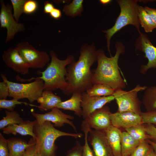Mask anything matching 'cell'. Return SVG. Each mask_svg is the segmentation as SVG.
Wrapping results in <instances>:
<instances>
[{
	"label": "cell",
	"instance_id": "obj_16",
	"mask_svg": "<svg viewBox=\"0 0 156 156\" xmlns=\"http://www.w3.org/2000/svg\"><path fill=\"white\" fill-rule=\"evenodd\" d=\"M112 125L120 129H125L142 124L140 115L128 112H116L110 114Z\"/></svg>",
	"mask_w": 156,
	"mask_h": 156
},
{
	"label": "cell",
	"instance_id": "obj_43",
	"mask_svg": "<svg viewBox=\"0 0 156 156\" xmlns=\"http://www.w3.org/2000/svg\"><path fill=\"white\" fill-rule=\"evenodd\" d=\"M146 141L151 146L155 153L156 154V143L153 142L149 139L146 140Z\"/></svg>",
	"mask_w": 156,
	"mask_h": 156
},
{
	"label": "cell",
	"instance_id": "obj_31",
	"mask_svg": "<svg viewBox=\"0 0 156 156\" xmlns=\"http://www.w3.org/2000/svg\"><path fill=\"white\" fill-rule=\"evenodd\" d=\"M26 0H11L13 10V16L18 22L21 14L23 13V6Z\"/></svg>",
	"mask_w": 156,
	"mask_h": 156
},
{
	"label": "cell",
	"instance_id": "obj_12",
	"mask_svg": "<svg viewBox=\"0 0 156 156\" xmlns=\"http://www.w3.org/2000/svg\"><path fill=\"white\" fill-rule=\"evenodd\" d=\"M115 99L113 95L106 96H91L85 92L81 93L82 116L84 119L96 110Z\"/></svg>",
	"mask_w": 156,
	"mask_h": 156
},
{
	"label": "cell",
	"instance_id": "obj_20",
	"mask_svg": "<svg viewBox=\"0 0 156 156\" xmlns=\"http://www.w3.org/2000/svg\"><path fill=\"white\" fill-rule=\"evenodd\" d=\"M32 138L27 143L25 140L16 138L8 139L9 156H22L34 142Z\"/></svg>",
	"mask_w": 156,
	"mask_h": 156
},
{
	"label": "cell",
	"instance_id": "obj_4",
	"mask_svg": "<svg viewBox=\"0 0 156 156\" xmlns=\"http://www.w3.org/2000/svg\"><path fill=\"white\" fill-rule=\"evenodd\" d=\"M35 122L34 139L37 151L42 156H55L57 146L55 142L59 137L69 136L77 138L83 136L82 133H70L58 130L49 121L41 123H38L36 120Z\"/></svg>",
	"mask_w": 156,
	"mask_h": 156
},
{
	"label": "cell",
	"instance_id": "obj_24",
	"mask_svg": "<svg viewBox=\"0 0 156 156\" xmlns=\"http://www.w3.org/2000/svg\"><path fill=\"white\" fill-rule=\"evenodd\" d=\"M144 90L142 103L146 111L156 109V86L147 87Z\"/></svg>",
	"mask_w": 156,
	"mask_h": 156
},
{
	"label": "cell",
	"instance_id": "obj_3",
	"mask_svg": "<svg viewBox=\"0 0 156 156\" xmlns=\"http://www.w3.org/2000/svg\"><path fill=\"white\" fill-rule=\"evenodd\" d=\"M50 63L44 70L40 72L41 76L37 78L43 80L44 89L53 91L59 89L64 94L68 87L66 66L75 61L74 57L69 55L66 59L61 60L53 50L50 51Z\"/></svg>",
	"mask_w": 156,
	"mask_h": 156
},
{
	"label": "cell",
	"instance_id": "obj_28",
	"mask_svg": "<svg viewBox=\"0 0 156 156\" xmlns=\"http://www.w3.org/2000/svg\"><path fill=\"white\" fill-rule=\"evenodd\" d=\"M125 130L133 138L140 142L150 139L149 136L145 131L143 124L134 126Z\"/></svg>",
	"mask_w": 156,
	"mask_h": 156
},
{
	"label": "cell",
	"instance_id": "obj_9",
	"mask_svg": "<svg viewBox=\"0 0 156 156\" xmlns=\"http://www.w3.org/2000/svg\"><path fill=\"white\" fill-rule=\"evenodd\" d=\"M0 27L7 29V35L5 42L7 43L14 38L17 32L24 31L25 27L23 24L18 23L15 20L12 13V5H5L2 0H0Z\"/></svg>",
	"mask_w": 156,
	"mask_h": 156
},
{
	"label": "cell",
	"instance_id": "obj_29",
	"mask_svg": "<svg viewBox=\"0 0 156 156\" xmlns=\"http://www.w3.org/2000/svg\"><path fill=\"white\" fill-rule=\"evenodd\" d=\"M81 129L85 135L84 144L83 146V156H94L92 150L90 147L88 140V136L91 128L88 124L83 122L81 124Z\"/></svg>",
	"mask_w": 156,
	"mask_h": 156
},
{
	"label": "cell",
	"instance_id": "obj_7",
	"mask_svg": "<svg viewBox=\"0 0 156 156\" xmlns=\"http://www.w3.org/2000/svg\"><path fill=\"white\" fill-rule=\"evenodd\" d=\"M146 86H142L138 84L133 89L126 91L122 88L116 90L113 95L118 106L117 112H128L140 115L142 102L138 96L140 91L145 90Z\"/></svg>",
	"mask_w": 156,
	"mask_h": 156
},
{
	"label": "cell",
	"instance_id": "obj_37",
	"mask_svg": "<svg viewBox=\"0 0 156 156\" xmlns=\"http://www.w3.org/2000/svg\"><path fill=\"white\" fill-rule=\"evenodd\" d=\"M143 124L145 131L150 137L149 140L156 143V127L150 124Z\"/></svg>",
	"mask_w": 156,
	"mask_h": 156
},
{
	"label": "cell",
	"instance_id": "obj_2",
	"mask_svg": "<svg viewBox=\"0 0 156 156\" xmlns=\"http://www.w3.org/2000/svg\"><path fill=\"white\" fill-rule=\"evenodd\" d=\"M116 53L113 56L109 57L105 55L103 50L96 51L97 65L93 71V84L100 83L108 85L115 90L122 89L126 86V82L122 77L119 71L118 61L121 54L125 52V47L121 42L115 44Z\"/></svg>",
	"mask_w": 156,
	"mask_h": 156
},
{
	"label": "cell",
	"instance_id": "obj_45",
	"mask_svg": "<svg viewBox=\"0 0 156 156\" xmlns=\"http://www.w3.org/2000/svg\"><path fill=\"white\" fill-rule=\"evenodd\" d=\"M100 3L103 5L108 4L112 2L111 0H100L99 1Z\"/></svg>",
	"mask_w": 156,
	"mask_h": 156
},
{
	"label": "cell",
	"instance_id": "obj_42",
	"mask_svg": "<svg viewBox=\"0 0 156 156\" xmlns=\"http://www.w3.org/2000/svg\"><path fill=\"white\" fill-rule=\"evenodd\" d=\"M36 151V142L34 140L33 144L27 150L22 156H32Z\"/></svg>",
	"mask_w": 156,
	"mask_h": 156
},
{
	"label": "cell",
	"instance_id": "obj_13",
	"mask_svg": "<svg viewBox=\"0 0 156 156\" xmlns=\"http://www.w3.org/2000/svg\"><path fill=\"white\" fill-rule=\"evenodd\" d=\"M88 140L92 146L94 156H115L103 131L91 129Z\"/></svg>",
	"mask_w": 156,
	"mask_h": 156
},
{
	"label": "cell",
	"instance_id": "obj_17",
	"mask_svg": "<svg viewBox=\"0 0 156 156\" xmlns=\"http://www.w3.org/2000/svg\"><path fill=\"white\" fill-rule=\"evenodd\" d=\"M103 131L115 156H122L121 144L122 132L119 129L112 125Z\"/></svg>",
	"mask_w": 156,
	"mask_h": 156
},
{
	"label": "cell",
	"instance_id": "obj_26",
	"mask_svg": "<svg viewBox=\"0 0 156 156\" xmlns=\"http://www.w3.org/2000/svg\"><path fill=\"white\" fill-rule=\"evenodd\" d=\"M5 116L0 120V129L3 128L10 125L20 124L24 121L19 114L14 110L5 111Z\"/></svg>",
	"mask_w": 156,
	"mask_h": 156
},
{
	"label": "cell",
	"instance_id": "obj_46",
	"mask_svg": "<svg viewBox=\"0 0 156 156\" xmlns=\"http://www.w3.org/2000/svg\"><path fill=\"white\" fill-rule=\"evenodd\" d=\"M32 156H42L37 151V150L36 151L33 155Z\"/></svg>",
	"mask_w": 156,
	"mask_h": 156
},
{
	"label": "cell",
	"instance_id": "obj_47",
	"mask_svg": "<svg viewBox=\"0 0 156 156\" xmlns=\"http://www.w3.org/2000/svg\"></svg>",
	"mask_w": 156,
	"mask_h": 156
},
{
	"label": "cell",
	"instance_id": "obj_32",
	"mask_svg": "<svg viewBox=\"0 0 156 156\" xmlns=\"http://www.w3.org/2000/svg\"><path fill=\"white\" fill-rule=\"evenodd\" d=\"M151 146L146 140L140 143L130 156H146Z\"/></svg>",
	"mask_w": 156,
	"mask_h": 156
},
{
	"label": "cell",
	"instance_id": "obj_35",
	"mask_svg": "<svg viewBox=\"0 0 156 156\" xmlns=\"http://www.w3.org/2000/svg\"><path fill=\"white\" fill-rule=\"evenodd\" d=\"M83 146L77 140L75 145L68 150L66 156H83Z\"/></svg>",
	"mask_w": 156,
	"mask_h": 156
},
{
	"label": "cell",
	"instance_id": "obj_27",
	"mask_svg": "<svg viewBox=\"0 0 156 156\" xmlns=\"http://www.w3.org/2000/svg\"><path fill=\"white\" fill-rule=\"evenodd\" d=\"M83 0H73L64 6L63 11L66 15L72 17L80 15L83 10Z\"/></svg>",
	"mask_w": 156,
	"mask_h": 156
},
{
	"label": "cell",
	"instance_id": "obj_41",
	"mask_svg": "<svg viewBox=\"0 0 156 156\" xmlns=\"http://www.w3.org/2000/svg\"><path fill=\"white\" fill-rule=\"evenodd\" d=\"M144 8L150 15L153 22L156 25V9L147 6H145Z\"/></svg>",
	"mask_w": 156,
	"mask_h": 156
},
{
	"label": "cell",
	"instance_id": "obj_19",
	"mask_svg": "<svg viewBox=\"0 0 156 156\" xmlns=\"http://www.w3.org/2000/svg\"><path fill=\"white\" fill-rule=\"evenodd\" d=\"M35 120L33 121L27 120L20 124L9 125L2 130L3 133L6 134H12L16 135L19 134L22 135H30L34 139L35 135L34 133V128Z\"/></svg>",
	"mask_w": 156,
	"mask_h": 156
},
{
	"label": "cell",
	"instance_id": "obj_15",
	"mask_svg": "<svg viewBox=\"0 0 156 156\" xmlns=\"http://www.w3.org/2000/svg\"><path fill=\"white\" fill-rule=\"evenodd\" d=\"M109 108L104 106L92 112L84 120L90 128L94 130L103 131L112 125Z\"/></svg>",
	"mask_w": 156,
	"mask_h": 156
},
{
	"label": "cell",
	"instance_id": "obj_22",
	"mask_svg": "<svg viewBox=\"0 0 156 156\" xmlns=\"http://www.w3.org/2000/svg\"><path fill=\"white\" fill-rule=\"evenodd\" d=\"M140 143L126 131L122 132L121 142L122 156H130Z\"/></svg>",
	"mask_w": 156,
	"mask_h": 156
},
{
	"label": "cell",
	"instance_id": "obj_6",
	"mask_svg": "<svg viewBox=\"0 0 156 156\" xmlns=\"http://www.w3.org/2000/svg\"><path fill=\"white\" fill-rule=\"evenodd\" d=\"M1 77L8 85L9 96L18 100L27 99L30 103H33L41 96L45 89L43 80L37 77L30 79V80L35 79L31 82L23 83L8 80L4 74L1 73Z\"/></svg>",
	"mask_w": 156,
	"mask_h": 156
},
{
	"label": "cell",
	"instance_id": "obj_38",
	"mask_svg": "<svg viewBox=\"0 0 156 156\" xmlns=\"http://www.w3.org/2000/svg\"><path fill=\"white\" fill-rule=\"evenodd\" d=\"M9 96V89L7 83L3 81L0 82V99H6Z\"/></svg>",
	"mask_w": 156,
	"mask_h": 156
},
{
	"label": "cell",
	"instance_id": "obj_33",
	"mask_svg": "<svg viewBox=\"0 0 156 156\" xmlns=\"http://www.w3.org/2000/svg\"><path fill=\"white\" fill-rule=\"evenodd\" d=\"M142 124H150L156 125V109L142 112L140 114Z\"/></svg>",
	"mask_w": 156,
	"mask_h": 156
},
{
	"label": "cell",
	"instance_id": "obj_34",
	"mask_svg": "<svg viewBox=\"0 0 156 156\" xmlns=\"http://www.w3.org/2000/svg\"><path fill=\"white\" fill-rule=\"evenodd\" d=\"M38 3L34 0H26L23 6V13L30 15L35 13L38 10Z\"/></svg>",
	"mask_w": 156,
	"mask_h": 156
},
{
	"label": "cell",
	"instance_id": "obj_36",
	"mask_svg": "<svg viewBox=\"0 0 156 156\" xmlns=\"http://www.w3.org/2000/svg\"><path fill=\"white\" fill-rule=\"evenodd\" d=\"M0 156H9L8 140L0 133Z\"/></svg>",
	"mask_w": 156,
	"mask_h": 156
},
{
	"label": "cell",
	"instance_id": "obj_21",
	"mask_svg": "<svg viewBox=\"0 0 156 156\" xmlns=\"http://www.w3.org/2000/svg\"><path fill=\"white\" fill-rule=\"evenodd\" d=\"M72 95L70 98L65 101H62L56 108L73 111L77 116L80 117L82 113L81 106V93L76 92Z\"/></svg>",
	"mask_w": 156,
	"mask_h": 156
},
{
	"label": "cell",
	"instance_id": "obj_39",
	"mask_svg": "<svg viewBox=\"0 0 156 156\" xmlns=\"http://www.w3.org/2000/svg\"><path fill=\"white\" fill-rule=\"evenodd\" d=\"M55 8L52 3L46 1L44 3L43 12L45 14H49Z\"/></svg>",
	"mask_w": 156,
	"mask_h": 156
},
{
	"label": "cell",
	"instance_id": "obj_40",
	"mask_svg": "<svg viewBox=\"0 0 156 156\" xmlns=\"http://www.w3.org/2000/svg\"><path fill=\"white\" fill-rule=\"evenodd\" d=\"M50 16L55 20H58L62 16V13L61 10L58 8H55L49 14Z\"/></svg>",
	"mask_w": 156,
	"mask_h": 156
},
{
	"label": "cell",
	"instance_id": "obj_25",
	"mask_svg": "<svg viewBox=\"0 0 156 156\" xmlns=\"http://www.w3.org/2000/svg\"><path fill=\"white\" fill-rule=\"evenodd\" d=\"M115 90L105 84L96 83L87 90L86 93L91 96H106L112 95Z\"/></svg>",
	"mask_w": 156,
	"mask_h": 156
},
{
	"label": "cell",
	"instance_id": "obj_18",
	"mask_svg": "<svg viewBox=\"0 0 156 156\" xmlns=\"http://www.w3.org/2000/svg\"><path fill=\"white\" fill-rule=\"evenodd\" d=\"M39 106L35 105L41 111L51 110L56 107L62 101L60 97L54 94L52 91L44 89L40 96L37 100Z\"/></svg>",
	"mask_w": 156,
	"mask_h": 156
},
{
	"label": "cell",
	"instance_id": "obj_10",
	"mask_svg": "<svg viewBox=\"0 0 156 156\" xmlns=\"http://www.w3.org/2000/svg\"><path fill=\"white\" fill-rule=\"evenodd\" d=\"M135 47L137 50L144 53L145 57L148 60L146 64L141 65L140 73L145 75L149 69H156V47L152 44L146 34L142 32L139 34Z\"/></svg>",
	"mask_w": 156,
	"mask_h": 156
},
{
	"label": "cell",
	"instance_id": "obj_11",
	"mask_svg": "<svg viewBox=\"0 0 156 156\" xmlns=\"http://www.w3.org/2000/svg\"><path fill=\"white\" fill-rule=\"evenodd\" d=\"M32 115L36 119V120L39 123L49 121L54 124V126L61 127L65 124L71 126L77 132V129L73 122L69 120L74 118L73 116L64 113L60 109L54 108L48 112L41 114L32 112Z\"/></svg>",
	"mask_w": 156,
	"mask_h": 156
},
{
	"label": "cell",
	"instance_id": "obj_1",
	"mask_svg": "<svg viewBox=\"0 0 156 156\" xmlns=\"http://www.w3.org/2000/svg\"><path fill=\"white\" fill-rule=\"evenodd\" d=\"M96 51L93 43L85 44L81 47L78 60L66 67L68 87L64 94L70 95L76 92L82 93L92 86L93 72L91 68L96 61Z\"/></svg>",
	"mask_w": 156,
	"mask_h": 156
},
{
	"label": "cell",
	"instance_id": "obj_14",
	"mask_svg": "<svg viewBox=\"0 0 156 156\" xmlns=\"http://www.w3.org/2000/svg\"><path fill=\"white\" fill-rule=\"evenodd\" d=\"M2 58L5 64L15 72L22 75L29 72V66L15 48H10L4 51Z\"/></svg>",
	"mask_w": 156,
	"mask_h": 156
},
{
	"label": "cell",
	"instance_id": "obj_5",
	"mask_svg": "<svg viewBox=\"0 0 156 156\" xmlns=\"http://www.w3.org/2000/svg\"><path fill=\"white\" fill-rule=\"evenodd\" d=\"M120 8V14L117 18L115 23L111 28L103 31L106 34L107 47L112 56L110 48V40L112 37L123 27L128 25H132L135 27L139 33L140 24L138 17V2L137 0H118L116 1Z\"/></svg>",
	"mask_w": 156,
	"mask_h": 156
},
{
	"label": "cell",
	"instance_id": "obj_30",
	"mask_svg": "<svg viewBox=\"0 0 156 156\" xmlns=\"http://www.w3.org/2000/svg\"><path fill=\"white\" fill-rule=\"evenodd\" d=\"M22 104L25 105H29L31 106H32V105L26 102L20 101L17 99L13 98L10 100L6 99H0V108L7 109L9 111L14 110L17 105Z\"/></svg>",
	"mask_w": 156,
	"mask_h": 156
},
{
	"label": "cell",
	"instance_id": "obj_23",
	"mask_svg": "<svg viewBox=\"0 0 156 156\" xmlns=\"http://www.w3.org/2000/svg\"><path fill=\"white\" fill-rule=\"evenodd\" d=\"M138 14L140 24L146 32H151L156 28V25L144 7L138 5Z\"/></svg>",
	"mask_w": 156,
	"mask_h": 156
},
{
	"label": "cell",
	"instance_id": "obj_8",
	"mask_svg": "<svg viewBox=\"0 0 156 156\" xmlns=\"http://www.w3.org/2000/svg\"><path fill=\"white\" fill-rule=\"evenodd\" d=\"M15 48L30 68L42 69L50 61L49 56L46 51L36 49L27 42L18 43Z\"/></svg>",
	"mask_w": 156,
	"mask_h": 156
},
{
	"label": "cell",
	"instance_id": "obj_44",
	"mask_svg": "<svg viewBox=\"0 0 156 156\" xmlns=\"http://www.w3.org/2000/svg\"><path fill=\"white\" fill-rule=\"evenodd\" d=\"M146 156H156V154L151 146L149 151Z\"/></svg>",
	"mask_w": 156,
	"mask_h": 156
}]
</instances>
